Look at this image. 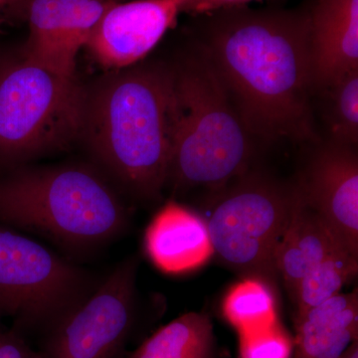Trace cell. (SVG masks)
<instances>
[{
	"label": "cell",
	"mask_w": 358,
	"mask_h": 358,
	"mask_svg": "<svg viewBox=\"0 0 358 358\" xmlns=\"http://www.w3.org/2000/svg\"><path fill=\"white\" fill-rule=\"evenodd\" d=\"M338 249L345 248L294 185L291 217L277 253L278 274L289 299L301 280L327 255Z\"/></svg>",
	"instance_id": "obj_14"
},
{
	"label": "cell",
	"mask_w": 358,
	"mask_h": 358,
	"mask_svg": "<svg viewBox=\"0 0 358 358\" xmlns=\"http://www.w3.org/2000/svg\"><path fill=\"white\" fill-rule=\"evenodd\" d=\"M310 18L315 94L358 70V0H317Z\"/></svg>",
	"instance_id": "obj_13"
},
{
	"label": "cell",
	"mask_w": 358,
	"mask_h": 358,
	"mask_svg": "<svg viewBox=\"0 0 358 358\" xmlns=\"http://www.w3.org/2000/svg\"><path fill=\"white\" fill-rule=\"evenodd\" d=\"M0 358H39V355L21 334L0 331Z\"/></svg>",
	"instance_id": "obj_21"
},
{
	"label": "cell",
	"mask_w": 358,
	"mask_h": 358,
	"mask_svg": "<svg viewBox=\"0 0 358 358\" xmlns=\"http://www.w3.org/2000/svg\"><path fill=\"white\" fill-rule=\"evenodd\" d=\"M294 339L280 324L239 334L240 358H292Z\"/></svg>",
	"instance_id": "obj_20"
},
{
	"label": "cell",
	"mask_w": 358,
	"mask_h": 358,
	"mask_svg": "<svg viewBox=\"0 0 358 358\" xmlns=\"http://www.w3.org/2000/svg\"><path fill=\"white\" fill-rule=\"evenodd\" d=\"M174 115L173 64H136L85 88L79 140L120 192L155 201L166 187Z\"/></svg>",
	"instance_id": "obj_2"
},
{
	"label": "cell",
	"mask_w": 358,
	"mask_h": 358,
	"mask_svg": "<svg viewBox=\"0 0 358 358\" xmlns=\"http://www.w3.org/2000/svg\"><path fill=\"white\" fill-rule=\"evenodd\" d=\"M358 257L345 249H338L327 255L299 282L291 301L294 320L310 308L341 293L345 285L357 277Z\"/></svg>",
	"instance_id": "obj_17"
},
{
	"label": "cell",
	"mask_w": 358,
	"mask_h": 358,
	"mask_svg": "<svg viewBox=\"0 0 358 358\" xmlns=\"http://www.w3.org/2000/svg\"><path fill=\"white\" fill-rule=\"evenodd\" d=\"M11 55H9V54L6 53L2 49H0V70H1V68L3 67V65L6 64V61L8 60L9 57H10Z\"/></svg>",
	"instance_id": "obj_25"
},
{
	"label": "cell",
	"mask_w": 358,
	"mask_h": 358,
	"mask_svg": "<svg viewBox=\"0 0 358 358\" xmlns=\"http://www.w3.org/2000/svg\"><path fill=\"white\" fill-rule=\"evenodd\" d=\"M339 358H358V341L353 343Z\"/></svg>",
	"instance_id": "obj_24"
},
{
	"label": "cell",
	"mask_w": 358,
	"mask_h": 358,
	"mask_svg": "<svg viewBox=\"0 0 358 358\" xmlns=\"http://www.w3.org/2000/svg\"><path fill=\"white\" fill-rule=\"evenodd\" d=\"M317 93L324 101L322 117L329 141L357 147L358 143V70L346 73Z\"/></svg>",
	"instance_id": "obj_19"
},
{
	"label": "cell",
	"mask_w": 358,
	"mask_h": 358,
	"mask_svg": "<svg viewBox=\"0 0 358 358\" xmlns=\"http://www.w3.org/2000/svg\"><path fill=\"white\" fill-rule=\"evenodd\" d=\"M212 199L205 220L214 256L240 277L260 280L277 294V253L291 217L294 185L250 169Z\"/></svg>",
	"instance_id": "obj_6"
},
{
	"label": "cell",
	"mask_w": 358,
	"mask_h": 358,
	"mask_svg": "<svg viewBox=\"0 0 358 358\" xmlns=\"http://www.w3.org/2000/svg\"><path fill=\"white\" fill-rule=\"evenodd\" d=\"M112 1H117V0H112Z\"/></svg>",
	"instance_id": "obj_26"
},
{
	"label": "cell",
	"mask_w": 358,
	"mask_h": 358,
	"mask_svg": "<svg viewBox=\"0 0 358 358\" xmlns=\"http://www.w3.org/2000/svg\"><path fill=\"white\" fill-rule=\"evenodd\" d=\"M173 69L176 115L166 187L216 194L251 169L255 140L199 43Z\"/></svg>",
	"instance_id": "obj_4"
},
{
	"label": "cell",
	"mask_w": 358,
	"mask_h": 358,
	"mask_svg": "<svg viewBox=\"0 0 358 358\" xmlns=\"http://www.w3.org/2000/svg\"><path fill=\"white\" fill-rule=\"evenodd\" d=\"M100 281L38 242L0 227V313L21 329L42 333Z\"/></svg>",
	"instance_id": "obj_7"
},
{
	"label": "cell",
	"mask_w": 358,
	"mask_h": 358,
	"mask_svg": "<svg viewBox=\"0 0 358 358\" xmlns=\"http://www.w3.org/2000/svg\"><path fill=\"white\" fill-rule=\"evenodd\" d=\"M30 2L31 0H0V32L26 22Z\"/></svg>",
	"instance_id": "obj_22"
},
{
	"label": "cell",
	"mask_w": 358,
	"mask_h": 358,
	"mask_svg": "<svg viewBox=\"0 0 358 358\" xmlns=\"http://www.w3.org/2000/svg\"><path fill=\"white\" fill-rule=\"evenodd\" d=\"M200 16L199 45L254 140L317 141L310 11L242 6Z\"/></svg>",
	"instance_id": "obj_1"
},
{
	"label": "cell",
	"mask_w": 358,
	"mask_h": 358,
	"mask_svg": "<svg viewBox=\"0 0 358 358\" xmlns=\"http://www.w3.org/2000/svg\"><path fill=\"white\" fill-rule=\"evenodd\" d=\"M275 294L266 282L242 278L224 296V317L238 334L270 326L279 320Z\"/></svg>",
	"instance_id": "obj_18"
},
{
	"label": "cell",
	"mask_w": 358,
	"mask_h": 358,
	"mask_svg": "<svg viewBox=\"0 0 358 358\" xmlns=\"http://www.w3.org/2000/svg\"><path fill=\"white\" fill-rule=\"evenodd\" d=\"M293 358H339L357 341L358 294H338L294 320Z\"/></svg>",
	"instance_id": "obj_15"
},
{
	"label": "cell",
	"mask_w": 358,
	"mask_h": 358,
	"mask_svg": "<svg viewBox=\"0 0 358 358\" xmlns=\"http://www.w3.org/2000/svg\"><path fill=\"white\" fill-rule=\"evenodd\" d=\"M0 222L83 252L121 236L129 211L121 192L99 169L22 166L0 176Z\"/></svg>",
	"instance_id": "obj_3"
},
{
	"label": "cell",
	"mask_w": 358,
	"mask_h": 358,
	"mask_svg": "<svg viewBox=\"0 0 358 358\" xmlns=\"http://www.w3.org/2000/svg\"><path fill=\"white\" fill-rule=\"evenodd\" d=\"M145 253L169 275H180L203 267L214 256L206 220L176 201L166 202L145 230Z\"/></svg>",
	"instance_id": "obj_12"
},
{
	"label": "cell",
	"mask_w": 358,
	"mask_h": 358,
	"mask_svg": "<svg viewBox=\"0 0 358 358\" xmlns=\"http://www.w3.org/2000/svg\"><path fill=\"white\" fill-rule=\"evenodd\" d=\"M138 261L129 258L101 280L88 298L42 331L39 358H115L136 322Z\"/></svg>",
	"instance_id": "obj_8"
},
{
	"label": "cell",
	"mask_w": 358,
	"mask_h": 358,
	"mask_svg": "<svg viewBox=\"0 0 358 358\" xmlns=\"http://www.w3.org/2000/svg\"><path fill=\"white\" fill-rule=\"evenodd\" d=\"M339 242L358 257V159L355 148L327 141L294 185Z\"/></svg>",
	"instance_id": "obj_10"
},
{
	"label": "cell",
	"mask_w": 358,
	"mask_h": 358,
	"mask_svg": "<svg viewBox=\"0 0 358 358\" xmlns=\"http://www.w3.org/2000/svg\"><path fill=\"white\" fill-rule=\"evenodd\" d=\"M112 0H31L24 56L44 69L75 77L78 53Z\"/></svg>",
	"instance_id": "obj_11"
},
{
	"label": "cell",
	"mask_w": 358,
	"mask_h": 358,
	"mask_svg": "<svg viewBox=\"0 0 358 358\" xmlns=\"http://www.w3.org/2000/svg\"><path fill=\"white\" fill-rule=\"evenodd\" d=\"M129 358H215L210 317L185 313L157 329Z\"/></svg>",
	"instance_id": "obj_16"
},
{
	"label": "cell",
	"mask_w": 358,
	"mask_h": 358,
	"mask_svg": "<svg viewBox=\"0 0 358 358\" xmlns=\"http://www.w3.org/2000/svg\"><path fill=\"white\" fill-rule=\"evenodd\" d=\"M180 13L178 0L114 1L87 42L92 57L105 69L138 64L159 44Z\"/></svg>",
	"instance_id": "obj_9"
},
{
	"label": "cell",
	"mask_w": 358,
	"mask_h": 358,
	"mask_svg": "<svg viewBox=\"0 0 358 358\" xmlns=\"http://www.w3.org/2000/svg\"><path fill=\"white\" fill-rule=\"evenodd\" d=\"M181 13L201 15L219 9L242 6L255 0H178Z\"/></svg>",
	"instance_id": "obj_23"
},
{
	"label": "cell",
	"mask_w": 358,
	"mask_h": 358,
	"mask_svg": "<svg viewBox=\"0 0 358 358\" xmlns=\"http://www.w3.org/2000/svg\"><path fill=\"white\" fill-rule=\"evenodd\" d=\"M85 87L11 55L0 70V171L79 140Z\"/></svg>",
	"instance_id": "obj_5"
}]
</instances>
